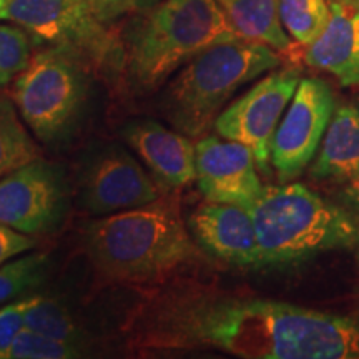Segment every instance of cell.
Wrapping results in <instances>:
<instances>
[{
  "label": "cell",
  "instance_id": "1",
  "mask_svg": "<svg viewBox=\"0 0 359 359\" xmlns=\"http://www.w3.org/2000/svg\"><path fill=\"white\" fill-rule=\"evenodd\" d=\"M142 351L219 349L245 359H359V321L298 304L178 285L147 299L128 323Z\"/></svg>",
  "mask_w": 359,
  "mask_h": 359
},
{
  "label": "cell",
  "instance_id": "3",
  "mask_svg": "<svg viewBox=\"0 0 359 359\" xmlns=\"http://www.w3.org/2000/svg\"><path fill=\"white\" fill-rule=\"evenodd\" d=\"M262 266L303 262L359 243V222L302 183L264 187L250 208Z\"/></svg>",
  "mask_w": 359,
  "mask_h": 359
},
{
  "label": "cell",
  "instance_id": "15",
  "mask_svg": "<svg viewBox=\"0 0 359 359\" xmlns=\"http://www.w3.org/2000/svg\"><path fill=\"white\" fill-rule=\"evenodd\" d=\"M326 29L304 52L311 69L333 75L343 87L359 85V2H330Z\"/></svg>",
  "mask_w": 359,
  "mask_h": 359
},
{
  "label": "cell",
  "instance_id": "8",
  "mask_svg": "<svg viewBox=\"0 0 359 359\" xmlns=\"http://www.w3.org/2000/svg\"><path fill=\"white\" fill-rule=\"evenodd\" d=\"M299 80L296 69L271 70L215 120L213 127L219 137L248 147L263 173L269 170L273 137Z\"/></svg>",
  "mask_w": 359,
  "mask_h": 359
},
{
  "label": "cell",
  "instance_id": "23",
  "mask_svg": "<svg viewBox=\"0 0 359 359\" xmlns=\"http://www.w3.org/2000/svg\"><path fill=\"white\" fill-rule=\"evenodd\" d=\"M80 354V343L53 339L24 327L13 341L7 359H70Z\"/></svg>",
  "mask_w": 359,
  "mask_h": 359
},
{
  "label": "cell",
  "instance_id": "7",
  "mask_svg": "<svg viewBox=\"0 0 359 359\" xmlns=\"http://www.w3.org/2000/svg\"><path fill=\"white\" fill-rule=\"evenodd\" d=\"M4 20L22 27L37 42L64 48L85 64H120L115 39L97 19L87 0H12Z\"/></svg>",
  "mask_w": 359,
  "mask_h": 359
},
{
  "label": "cell",
  "instance_id": "12",
  "mask_svg": "<svg viewBox=\"0 0 359 359\" xmlns=\"http://www.w3.org/2000/svg\"><path fill=\"white\" fill-rule=\"evenodd\" d=\"M158 198L154 180L122 148H110L95 156L82 178L83 206L97 217L140 208Z\"/></svg>",
  "mask_w": 359,
  "mask_h": 359
},
{
  "label": "cell",
  "instance_id": "29",
  "mask_svg": "<svg viewBox=\"0 0 359 359\" xmlns=\"http://www.w3.org/2000/svg\"><path fill=\"white\" fill-rule=\"evenodd\" d=\"M330 2H359V0H330Z\"/></svg>",
  "mask_w": 359,
  "mask_h": 359
},
{
  "label": "cell",
  "instance_id": "20",
  "mask_svg": "<svg viewBox=\"0 0 359 359\" xmlns=\"http://www.w3.org/2000/svg\"><path fill=\"white\" fill-rule=\"evenodd\" d=\"M25 327L48 338L80 343V330L67 309L55 299L35 296L32 306L27 309Z\"/></svg>",
  "mask_w": 359,
  "mask_h": 359
},
{
  "label": "cell",
  "instance_id": "26",
  "mask_svg": "<svg viewBox=\"0 0 359 359\" xmlns=\"http://www.w3.org/2000/svg\"><path fill=\"white\" fill-rule=\"evenodd\" d=\"M87 2L97 19L103 25H109L142 8L148 0H87Z\"/></svg>",
  "mask_w": 359,
  "mask_h": 359
},
{
  "label": "cell",
  "instance_id": "24",
  "mask_svg": "<svg viewBox=\"0 0 359 359\" xmlns=\"http://www.w3.org/2000/svg\"><path fill=\"white\" fill-rule=\"evenodd\" d=\"M34 302L35 296H27L0 308V359H7L17 334L25 327L27 309Z\"/></svg>",
  "mask_w": 359,
  "mask_h": 359
},
{
  "label": "cell",
  "instance_id": "17",
  "mask_svg": "<svg viewBox=\"0 0 359 359\" xmlns=\"http://www.w3.org/2000/svg\"><path fill=\"white\" fill-rule=\"evenodd\" d=\"M233 29L241 39L255 40L288 52L293 40L283 29L280 20V0H217Z\"/></svg>",
  "mask_w": 359,
  "mask_h": 359
},
{
  "label": "cell",
  "instance_id": "9",
  "mask_svg": "<svg viewBox=\"0 0 359 359\" xmlns=\"http://www.w3.org/2000/svg\"><path fill=\"white\" fill-rule=\"evenodd\" d=\"M334 110V93L327 82L316 77L299 80L271 142V167L283 183L309 167Z\"/></svg>",
  "mask_w": 359,
  "mask_h": 359
},
{
  "label": "cell",
  "instance_id": "27",
  "mask_svg": "<svg viewBox=\"0 0 359 359\" xmlns=\"http://www.w3.org/2000/svg\"><path fill=\"white\" fill-rule=\"evenodd\" d=\"M349 196L359 203V177L356 180H353V182H349Z\"/></svg>",
  "mask_w": 359,
  "mask_h": 359
},
{
  "label": "cell",
  "instance_id": "10",
  "mask_svg": "<svg viewBox=\"0 0 359 359\" xmlns=\"http://www.w3.org/2000/svg\"><path fill=\"white\" fill-rule=\"evenodd\" d=\"M69 183L58 163L35 158L0 178V222L27 235H39L60 223Z\"/></svg>",
  "mask_w": 359,
  "mask_h": 359
},
{
  "label": "cell",
  "instance_id": "28",
  "mask_svg": "<svg viewBox=\"0 0 359 359\" xmlns=\"http://www.w3.org/2000/svg\"><path fill=\"white\" fill-rule=\"evenodd\" d=\"M12 0H0V20H4V13H6L7 7L11 6Z\"/></svg>",
  "mask_w": 359,
  "mask_h": 359
},
{
  "label": "cell",
  "instance_id": "18",
  "mask_svg": "<svg viewBox=\"0 0 359 359\" xmlns=\"http://www.w3.org/2000/svg\"><path fill=\"white\" fill-rule=\"evenodd\" d=\"M39 158V148L20 120L12 97L0 93V178Z\"/></svg>",
  "mask_w": 359,
  "mask_h": 359
},
{
  "label": "cell",
  "instance_id": "6",
  "mask_svg": "<svg viewBox=\"0 0 359 359\" xmlns=\"http://www.w3.org/2000/svg\"><path fill=\"white\" fill-rule=\"evenodd\" d=\"M87 92L85 62L64 48L48 47L35 53L13 80L12 100L35 137L53 142L74 127Z\"/></svg>",
  "mask_w": 359,
  "mask_h": 359
},
{
  "label": "cell",
  "instance_id": "21",
  "mask_svg": "<svg viewBox=\"0 0 359 359\" xmlns=\"http://www.w3.org/2000/svg\"><path fill=\"white\" fill-rule=\"evenodd\" d=\"M47 255H27L0 266V304L37 288L47 275Z\"/></svg>",
  "mask_w": 359,
  "mask_h": 359
},
{
  "label": "cell",
  "instance_id": "11",
  "mask_svg": "<svg viewBox=\"0 0 359 359\" xmlns=\"http://www.w3.org/2000/svg\"><path fill=\"white\" fill-rule=\"evenodd\" d=\"M195 150L196 183L206 201L251 208L264 188L253 151L219 135L203 137Z\"/></svg>",
  "mask_w": 359,
  "mask_h": 359
},
{
  "label": "cell",
  "instance_id": "2",
  "mask_svg": "<svg viewBox=\"0 0 359 359\" xmlns=\"http://www.w3.org/2000/svg\"><path fill=\"white\" fill-rule=\"evenodd\" d=\"M83 238L97 271L127 285L163 283L198 258L177 210L167 203L95 219L87 224Z\"/></svg>",
  "mask_w": 359,
  "mask_h": 359
},
{
  "label": "cell",
  "instance_id": "5",
  "mask_svg": "<svg viewBox=\"0 0 359 359\" xmlns=\"http://www.w3.org/2000/svg\"><path fill=\"white\" fill-rule=\"evenodd\" d=\"M241 39L217 0H161L130 35L135 82L154 88L213 45Z\"/></svg>",
  "mask_w": 359,
  "mask_h": 359
},
{
  "label": "cell",
  "instance_id": "13",
  "mask_svg": "<svg viewBox=\"0 0 359 359\" xmlns=\"http://www.w3.org/2000/svg\"><path fill=\"white\" fill-rule=\"evenodd\" d=\"M191 236L215 258L241 268L262 266V251L250 208L208 201L188 222Z\"/></svg>",
  "mask_w": 359,
  "mask_h": 359
},
{
  "label": "cell",
  "instance_id": "16",
  "mask_svg": "<svg viewBox=\"0 0 359 359\" xmlns=\"http://www.w3.org/2000/svg\"><path fill=\"white\" fill-rule=\"evenodd\" d=\"M311 177L341 182L359 177V102L334 110L311 167Z\"/></svg>",
  "mask_w": 359,
  "mask_h": 359
},
{
  "label": "cell",
  "instance_id": "4",
  "mask_svg": "<svg viewBox=\"0 0 359 359\" xmlns=\"http://www.w3.org/2000/svg\"><path fill=\"white\" fill-rule=\"evenodd\" d=\"M280 64V52L255 40L213 45L191 58L170 83L163 114L175 130L198 138L213 127L238 90Z\"/></svg>",
  "mask_w": 359,
  "mask_h": 359
},
{
  "label": "cell",
  "instance_id": "19",
  "mask_svg": "<svg viewBox=\"0 0 359 359\" xmlns=\"http://www.w3.org/2000/svg\"><path fill=\"white\" fill-rule=\"evenodd\" d=\"M280 20L290 39L302 47L311 45L330 20V0H280Z\"/></svg>",
  "mask_w": 359,
  "mask_h": 359
},
{
  "label": "cell",
  "instance_id": "22",
  "mask_svg": "<svg viewBox=\"0 0 359 359\" xmlns=\"http://www.w3.org/2000/svg\"><path fill=\"white\" fill-rule=\"evenodd\" d=\"M32 60L30 35L19 25L0 24V88L7 87Z\"/></svg>",
  "mask_w": 359,
  "mask_h": 359
},
{
  "label": "cell",
  "instance_id": "14",
  "mask_svg": "<svg viewBox=\"0 0 359 359\" xmlns=\"http://www.w3.org/2000/svg\"><path fill=\"white\" fill-rule=\"evenodd\" d=\"M123 135L161 185L183 188L196 180V150L185 133L147 120L128 125Z\"/></svg>",
  "mask_w": 359,
  "mask_h": 359
},
{
  "label": "cell",
  "instance_id": "25",
  "mask_svg": "<svg viewBox=\"0 0 359 359\" xmlns=\"http://www.w3.org/2000/svg\"><path fill=\"white\" fill-rule=\"evenodd\" d=\"M35 246V240L27 233L0 222V266Z\"/></svg>",
  "mask_w": 359,
  "mask_h": 359
}]
</instances>
